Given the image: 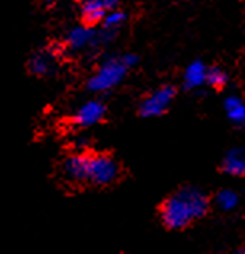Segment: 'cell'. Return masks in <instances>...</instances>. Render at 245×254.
<instances>
[{"instance_id": "obj_6", "label": "cell", "mask_w": 245, "mask_h": 254, "mask_svg": "<svg viewBox=\"0 0 245 254\" xmlns=\"http://www.w3.org/2000/svg\"><path fill=\"white\" fill-rule=\"evenodd\" d=\"M104 115H106V106L101 101L95 99V101H88V103L79 107L72 122H74L76 127L86 128L99 123L104 119Z\"/></svg>"}, {"instance_id": "obj_5", "label": "cell", "mask_w": 245, "mask_h": 254, "mask_svg": "<svg viewBox=\"0 0 245 254\" xmlns=\"http://www.w3.org/2000/svg\"><path fill=\"white\" fill-rule=\"evenodd\" d=\"M86 165H88V154L79 152L69 155L61 165V173L69 183L83 184L86 183Z\"/></svg>"}, {"instance_id": "obj_9", "label": "cell", "mask_w": 245, "mask_h": 254, "mask_svg": "<svg viewBox=\"0 0 245 254\" xmlns=\"http://www.w3.org/2000/svg\"><path fill=\"white\" fill-rule=\"evenodd\" d=\"M207 66L202 61H194L186 67L183 74V83L186 90H196L200 88L205 83Z\"/></svg>"}, {"instance_id": "obj_11", "label": "cell", "mask_w": 245, "mask_h": 254, "mask_svg": "<svg viewBox=\"0 0 245 254\" xmlns=\"http://www.w3.org/2000/svg\"><path fill=\"white\" fill-rule=\"evenodd\" d=\"M225 111L228 119L237 127H242L245 123V107L239 96H229L225 101Z\"/></svg>"}, {"instance_id": "obj_18", "label": "cell", "mask_w": 245, "mask_h": 254, "mask_svg": "<svg viewBox=\"0 0 245 254\" xmlns=\"http://www.w3.org/2000/svg\"><path fill=\"white\" fill-rule=\"evenodd\" d=\"M233 254H245V251H244V248H239L236 253H233Z\"/></svg>"}, {"instance_id": "obj_16", "label": "cell", "mask_w": 245, "mask_h": 254, "mask_svg": "<svg viewBox=\"0 0 245 254\" xmlns=\"http://www.w3.org/2000/svg\"><path fill=\"white\" fill-rule=\"evenodd\" d=\"M101 3H103L104 10L107 11V10H115V8H117L119 3H120V0H101Z\"/></svg>"}, {"instance_id": "obj_13", "label": "cell", "mask_w": 245, "mask_h": 254, "mask_svg": "<svg viewBox=\"0 0 245 254\" xmlns=\"http://www.w3.org/2000/svg\"><path fill=\"white\" fill-rule=\"evenodd\" d=\"M52 69V58L47 53H37L29 60V70L35 75H45Z\"/></svg>"}, {"instance_id": "obj_1", "label": "cell", "mask_w": 245, "mask_h": 254, "mask_svg": "<svg viewBox=\"0 0 245 254\" xmlns=\"http://www.w3.org/2000/svg\"><path fill=\"white\" fill-rule=\"evenodd\" d=\"M210 208V200L207 193L197 187H183L171 193L165 200L161 209L159 217L161 222L170 230H183L189 227L194 221L202 219Z\"/></svg>"}, {"instance_id": "obj_14", "label": "cell", "mask_w": 245, "mask_h": 254, "mask_svg": "<svg viewBox=\"0 0 245 254\" xmlns=\"http://www.w3.org/2000/svg\"><path fill=\"white\" fill-rule=\"evenodd\" d=\"M127 21V13L120 11V10H109L106 11L104 18H103V29H109V31H115V29H119L122 24H124Z\"/></svg>"}, {"instance_id": "obj_12", "label": "cell", "mask_w": 245, "mask_h": 254, "mask_svg": "<svg viewBox=\"0 0 245 254\" xmlns=\"http://www.w3.org/2000/svg\"><path fill=\"white\" fill-rule=\"evenodd\" d=\"M215 203L221 211H234L239 205V193L231 190V189H223L215 197Z\"/></svg>"}, {"instance_id": "obj_15", "label": "cell", "mask_w": 245, "mask_h": 254, "mask_svg": "<svg viewBox=\"0 0 245 254\" xmlns=\"http://www.w3.org/2000/svg\"><path fill=\"white\" fill-rule=\"evenodd\" d=\"M229 77L221 67H207V75H205V83H208L213 88H223L226 86Z\"/></svg>"}, {"instance_id": "obj_17", "label": "cell", "mask_w": 245, "mask_h": 254, "mask_svg": "<svg viewBox=\"0 0 245 254\" xmlns=\"http://www.w3.org/2000/svg\"><path fill=\"white\" fill-rule=\"evenodd\" d=\"M120 58H122V61H124V64L128 69L136 64V56L135 55H124V56H120Z\"/></svg>"}, {"instance_id": "obj_8", "label": "cell", "mask_w": 245, "mask_h": 254, "mask_svg": "<svg viewBox=\"0 0 245 254\" xmlns=\"http://www.w3.org/2000/svg\"><path fill=\"white\" fill-rule=\"evenodd\" d=\"M68 43L72 50H82L85 47L96 45V31L90 26H77L68 34Z\"/></svg>"}, {"instance_id": "obj_2", "label": "cell", "mask_w": 245, "mask_h": 254, "mask_svg": "<svg viewBox=\"0 0 245 254\" xmlns=\"http://www.w3.org/2000/svg\"><path fill=\"white\" fill-rule=\"evenodd\" d=\"M120 165L107 154H88L86 183L96 187H106L119 179Z\"/></svg>"}, {"instance_id": "obj_7", "label": "cell", "mask_w": 245, "mask_h": 254, "mask_svg": "<svg viewBox=\"0 0 245 254\" xmlns=\"http://www.w3.org/2000/svg\"><path fill=\"white\" fill-rule=\"evenodd\" d=\"M221 171L229 174V176H237L241 178L245 174V154L242 147L231 149L223 158L221 163Z\"/></svg>"}, {"instance_id": "obj_4", "label": "cell", "mask_w": 245, "mask_h": 254, "mask_svg": "<svg viewBox=\"0 0 245 254\" xmlns=\"http://www.w3.org/2000/svg\"><path fill=\"white\" fill-rule=\"evenodd\" d=\"M176 96V90L175 86L171 85H165L162 88H159L156 91H153L148 98H144V101L140 106V115L146 119L151 117H159L162 115L165 111L168 109V106L171 104V101Z\"/></svg>"}, {"instance_id": "obj_3", "label": "cell", "mask_w": 245, "mask_h": 254, "mask_svg": "<svg viewBox=\"0 0 245 254\" xmlns=\"http://www.w3.org/2000/svg\"><path fill=\"white\" fill-rule=\"evenodd\" d=\"M127 70H128V67L124 64L120 56L109 58V60H106L103 64H101V67L96 70V74L90 78L86 86H88V90L95 91V93H103L107 90H112L115 85H119L122 80H124Z\"/></svg>"}, {"instance_id": "obj_10", "label": "cell", "mask_w": 245, "mask_h": 254, "mask_svg": "<svg viewBox=\"0 0 245 254\" xmlns=\"http://www.w3.org/2000/svg\"><path fill=\"white\" fill-rule=\"evenodd\" d=\"M106 10L101 0H83L82 3V19L85 26H96L103 21Z\"/></svg>"}]
</instances>
